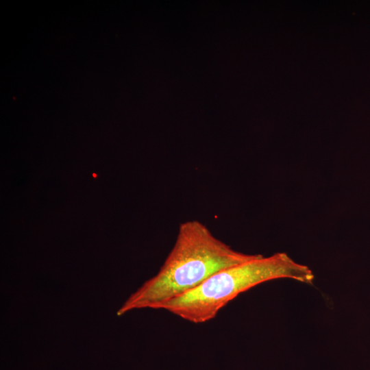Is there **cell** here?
Instances as JSON below:
<instances>
[{"label": "cell", "instance_id": "cell-1", "mask_svg": "<svg viewBox=\"0 0 370 370\" xmlns=\"http://www.w3.org/2000/svg\"><path fill=\"white\" fill-rule=\"evenodd\" d=\"M257 255L234 250L199 221L183 222L159 271L130 295L116 314L160 309L164 303L193 290L214 273Z\"/></svg>", "mask_w": 370, "mask_h": 370}, {"label": "cell", "instance_id": "cell-2", "mask_svg": "<svg viewBox=\"0 0 370 370\" xmlns=\"http://www.w3.org/2000/svg\"><path fill=\"white\" fill-rule=\"evenodd\" d=\"M314 278L308 266L295 262L285 252L268 257L258 254L214 273L193 290L164 303L160 309L193 323H202L213 319L239 294L263 282L288 278L310 284Z\"/></svg>", "mask_w": 370, "mask_h": 370}]
</instances>
